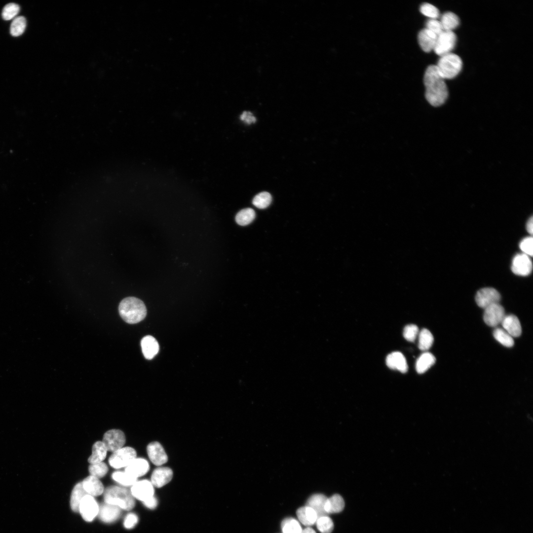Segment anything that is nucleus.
<instances>
[{
    "instance_id": "20",
    "label": "nucleus",
    "mask_w": 533,
    "mask_h": 533,
    "mask_svg": "<svg viewBox=\"0 0 533 533\" xmlns=\"http://www.w3.org/2000/svg\"><path fill=\"white\" fill-rule=\"evenodd\" d=\"M141 345L143 354L147 359H152L157 354L159 349L157 341L150 335L146 336L142 339Z\"/></svg>"
},
{
    "instance_id": "45",
    "label": "nucleus",
    "mask_w": 533,
    "mask_h": 533,
    "mask_svg": "<svg viewBox=\"0 0 533 533\" xmlns=\"http://www.w3.org/2000/svg\"><path fill=\"white\" fill-rule=\"evenodd\" d=\"M143 504L148 508L154 509L157 505V500L154 496L143 501Z\"/></svg>"
},
{
    "instance_id": "12",
    "label": "nucleus",
    "mask_w": 533,
    "mask_h": 533,
    "mask_svg": "<svg viewBox=\"0 0 533 533\" xmlns=\"http://www.w3.org/2000/svg\"><path fill=\"white\" fill-rule=\"evenodd\" d=\"M532 263L529 256L522 253L516 255L513 258L511 270L516 275L526 276L532 270Z\"/></svg>"
},
{
    "instance_id": "42",
    "label": "nucleus",
    "mask_w": 533,
    "mask_h": 533,
    "mask_svg": "<svg viewBox=\"0 0 533 533\" xmlns=\"http://www.w3.org/2000/svg\"><path fill=\"white\" fill-rule=\"evenodd\" d=\"M533 239L532 236L524 238L519 244L520 248L523 253L529 256H533Z\"/></svg>"
},
{
    "instance_id": "38",
    "label": "nucleus",
    "mask_w": 533,
    "mask_h": 533,
    "mask_svg": "<svg viewBox=\"0 0 533 533\" xmlns=\"http://www.w3.org/2000/svg\"><path fill=\"white\" fill-rule=\"evenodd\" d=\"M90 475L98 478L104 477L108 471V467L104 462L90 464L88 468Z\"/></svg>"
},
{
    "instance_id": "23",
    "label": "nucleus",
    "mask_w": 533,
    "mask_h": 533,
    "mask_svg": "<svg viewBox=\"0 0 533 533\" xmlns=\"http://www.w3.org/2000/svg\"><path fill=\"white\" fill-rule=\"evenodd\" d=\"M296 513L300 522L306 526L314 525L318 518L315 511L307 506L299 508L297 510Z\"/></svg>"
},
{
    "instance_id": "39",
    "label": "nucleus",
    "mask_w": 533,
    "mask_h": 533,
    "mask_svg": "<svg viewBox=\"0 0 533 533\" xmlns=\"http://www.w3.org/2000/svg\"><path fill=\"white\" fill-rule=\"evenodd\" d=\"M419 9L423 15L429 17L430 19H437L440 16L439 11L438 8L428 3L422 4Z\"/></svg>"
},
{
    "instance_id": "6",
    "label": "nucleus",
    "mask_w": 533,
    "mask_h": 533,
    "mask_svg": "<svg viewBox=\"0 0 533 533\" xmlns=\"http://www.w3.org/2000/svg\"><path fill=\"white\" fill-rule=\"evenodd\" d=\"M457 41L456 35L453 31H444L437 36L433 50L440 56L451 53Z\"/></svg>"
},
{
    "instance_id": "36",
    "label": "nucleus",
    "mask_w": 533,
    "mask_h": 533,
    "mask_svg": "<svg viewBox=\"0 0 533 533\" xmlns=\"http://www.w3.org/2000/svg\"><path fill=\"white\" fill-rule=\"evenodd\" d=\"M315 523L321 533H331L334 529L333 522L328 516L318 518Z\"/></svg>"
},
{
    "instance_id": "27",
    "label": "nucleus",
    "mask_w": 533,
    "mask_h": 533,
    "mask_svg": "<svg viewBox=\"0 0 533 533\" xmlns=\"http://www.w3.org/2000/svg\"><path fill=\"white\" fill-rule=\"evenodd\" d=\"M87 495L84 490L82 483H78L74 488L71 495L70 504L72 509L76 512L79 511V506L83 497Z\"/></svg>"
},
{
    "instance_id": "47",
    "label": "nucleus",
    "mask_w": 533,
    "mask_h": 533,
    "mask_svg": "<svg viewBox=\"0 0 533 533\" xmlns=\"http://www.w3.org/2000/svg\"><path fill=\"white\" fill-rule=\"evenodd\" d=\"M302 533H316L315 531L310 527H307L302 530Z\"/></svg>"
},
{
    "instance_id": "3",
    "label": "nucleus",
    "mask_w": 533,
    "mask_h": 533,
    "mask_svg": "<svg viewBox=\"0 0 533 533\" xmlns=\"http://www.w3.org/2000/svg\"><path fill=\"white\" fill-rule=\"evenodd\" d=\"M104 499L105 502L126 510L132 509L135 504L134 497L130 491L118 486L108 487L104 493Z\"/></svg>"
},
{
    "instance_id": "18",
    "label": "nucleus",
    "mask_w": 533,
    "mask_h": 533,
    "mask_svg": "<svg viewBox=\"0 0 533 533\" xmlns=\"http://www.w3.org/2000/svg\"><path fill=\"white\" fill-rule=\"evenodd\" d=\"M437 36L426 28L421 30L418 34V42L421 48L425 52L433 50Z\"/></svg>"
},
{
    "instance_id": "30",
    "label": "nucleus",
    "mask_w": 533,
    "mask_h": 533,
    "mask_svg": "<svg viewBox=\"0 0 533 533\" xmlns=\"http://www.w3.org/2000/svg\"><path fill=\"white\" fill-rule=\"evenodd\" d=\"M434 338L431 333L426 329H422L419 333V348L422 351L428 350L432 346Z\"/></svg>"
},
{
    "instance_id": "22",
    "label": "nucleus",
    "mask_w": 533,
    "mask_h": 533,
    "mask_svg": "<svg viewBox=\"0 0 533 533\" xmlns=\"http://www.w3.org/2000/svg\"><path fill=\"white\" fill-rule=\"evenodd\" d=\"M327 498L323 494L313 495L307 500L306 506L312 508L316 513L318 518L328 516L324 508Z\"/></svg>"
},
{
    "instance_id": "1",
    "label": "nucleus",
    "mask_w": 533,
    "mask_h": 533,
    "mask_svg": "<svg viewBox=\"0 0 533 533\" xmlns=\"http://www.w3.org/2000/svg\"><path fill=\"white\" fill-rule=\"evenodd\" d=\"M425 87V96L433 106L443 104L448 96V90L445 79L440 75L436 65H430L426 69L423 77Z\"/></svg>"
},
{
    "instance_id": "4",
    "label": "nucleus",
    "mask_w": 533,
    "mask_h": 533,
    "mask_svg": "<svg viewBox=\"0 0 533 533\" xmlns=\"http://www.w3.org/2000/svg\"><path fill=\"white\" fill-rule=\"evenodd\" d=\"M436 66L440 75L445 79H452L460 72L462 62L459 56L451 52L440 56Z\"/></svg>"
},
{
    "instance_id": "5",
    "label": "nucleus",
    "mask_w": 533,
    "mask_h": 533,
    "mask_svg": "<svg viewBox=\"0 0 533 533\" xmlns=\"http://www.w3.org/2000/svg\"><path fill=\"white\" fill-rule=\"evenodd\" d=\"M136 452L129 447H122L113 453L109 458L110 465L114 468L118 469L126 467L136 458Z\"/></svg>"
},
{
    "instance_id": "26",
    "label": "nucleus",
    "mask_w": 533,
    "mask_h": 533,
    "mask_svg": "<svg viewBox=\"0 0 533 533\" xmlns=\"http://www.w3.org/2000/svg\"><path fill=\"white\" fill-rule=\"evenodd\" d=\"M107 451L103 442H96L93 445L92 454L88 459V462L94 464L102 462L106 457Z\"/></svg>"
},
{
    "instance_id": "17",
    "label": "nucleus",
    "mask_w": 533,
    "mask_h": 533,
    "mask_svg": "<svg viewBox=\"0 0 533 533\" xmlns=\"http://www.w3.org/2000/svg\"><path fill=\"white\" fill-rule=\"evenodd\" d=\"M387 366L393 370H397L402 373L408 371V365L405 357L400 352H393L386 357Z\"/></svg>"
},
{
    "instance_id": "8",
    "label": "nucleus",
    "mask_w": 533,
    "mask_h": 533,
    "mask_svg": "<svg viewBox=\"0 0 533 533\" xmlns=\"http://www.w3.org/2000/svg\"><path fill=\"white\" fill-rule=\"evenodd\" d=\"M99 506L93 496L85 495L80 501L79 511L83 519L91 522L98 514Z\"/></svg>"
},
{
    "instance_id": "32",
    "label": "nucleus",
    "mask_w": 533,
    "mask_h": 533,
    "mask_svg": "<svg viewBox=\"0 0 533 533\" xmlns=\"http://www.w3.org/2000/svg\"><path fill=\"white\" fill-rule=\"evenodd\" d=\"M26 27V20L23 16H17L13 19L10 27V33L12 36L21 35Z\"/></svg>"
},
{
    "instance_id": "19",
    "label": "nucleus",
    "mask_w": 533,
    "mask_h": 533,
    "mask_svg": "<svg viewBox=\"0 0 533 533\" xmlns=\"http://www.w3.org/2000/svg\"><path fill=\"white\" fill-rule=\"evenodd\" d=\"M501 324L503 329L512 337H518L521 335V324L519 319L515 315H505Z\"/></svg>"
},
{
    "instance_id": "14",
    "label": "nucleus",
    "mask_w": 533,
    "mask_h": 533,
    "mask_svg": "<svg viewBox=\"0 0 533 533\" xmlns=\"http://www.w3.org/2000/svg\"><path fill=\"white\" fill-rule=\"evenodd\" d=\"M121 509L118 506L105 502L99 506L98 516L101 521L110 523L120 516Z\"/></svg>"
},
{
    "instance_id": "34",
    "label": "nucleus",
    "mask_w": 533,
    "mask_h": 533,
    "mask_svg": "<svg viewBox=\"0 0 533 533\" xmlns=\"http://www.w3.org/2000/svg\"><path fill=\"white\" fill-rule=\"evenodd\" d=\"M112 478L124 486H132L137 481V478H135L126 472L116 471L113 473Z\"/></svg>"
},
{
    "instance_id": "9",
    "label": "nucleus",
    "mask_w": 533,
    "mask_h": 533,
    "mask_svg": "<svg viewBox=\"0 0 533 533\" xmlns=\"http://www.w3.org/2000/svg\"><path fill=\"white\" fill-rule=\"evenodd\" d=\"M500 295L493 288L487 287L479 290L475 296V301L480 307H486L494 304L499 303Z\"/></svg>"
},
{
    "instance_id": "13",
    "label": "nucleus",
    "mask_w": 533,
    "mask_h": 533,
    "mask_svg": "<svg viewBox=\"0 0 533 533\" xmlns=\"http://www.w3.org/2000/svg\"><path fill=\"white\" fill-rule=\"evenodd\" d=\"M147 452L152 462L156 466H161L168 460V457L164 449L158 442L150 443L147 446Z\"/></svg>"
},
{
    "instance_id": "21",
    "label": "nucleus",
    "mask_w": 533,
    "mask_h": 533,
    "mask_svg": "<svg viewBox=\"0 0 533 533\" xmlns=\"http://www.w3.org/2000/svg\"><path fill=\"white\" fill-rule=\"evenodd\" d=\"M82 487L87 495L92 496H98L104 492V487L99 478L90 475L81 482Z\"/></svg>"
},
{
    "instance_id": "2",
    "label": "nucleus",
    "mask_w": 533,
    "mask_h": 533,
    "mask_svg": "<svg viewBox=\"0 0 533 533\" xmlns=\"http://www.w3.org/2000/svg\"><path fill=\"white\" fill-rule=\"evenodd\" d=\"M121 317L129 324H136L142 321L147 315V308L139 299L129 297L123 299L118 307Z\"/></svg>"
},
{
    "instance_id": "33",
    "label": "nucleus",
    "mask_w": 533,
    "mask_h": 533,
    "mask_svg": "<svg viewBox=\"0 0 533 533\" xmlns=\"http://www.w3.org/2000/svg\"><path fill=\"white\" fill-rule=\"evenodd\" d=\"M281 527L283 533H302L303 530L299 522L292 518L283 520Z\"/></svg>"
},
{
    "instance_id": "11",
    "label": "nucleus",
    "mask_w": 533,
    "mask_h": 533,
    "mask_svg": "<svg viewBox=\"0 0 533 533\" xmlns=\"http://www.w3.org/2000/svg\"><path fill=\"white\" fill-rule=\"evenodd\" d=\"M130 492L134 498L143 502L154 496V486L148 480L137 481L132 486Z\"/></svg>"
},
{
    "instance_id": "41",
    "label": "nucleus",
    "mask_w": 533,
    "mask_h": 533,
    "mask_svg": "<svg viewBox=\"0 0 533 533\" xmlns=\"http://www.w3.org/2000/svg\"><path fill=\"white\" fill-rule=\"evenodd\" d=\"M425 28L432 32L437 36L444 31L440 20L434 19H430L426 21Z\"/></svg>"
},
{
    "instance_id": "31",
    "label": "nucleus",
    "mask_w": 533,
    "mask_h": 533,
    "mask_svg": "<svg viewBox=\"0 0 533 533\" xmlns=\"http://www.w3.org/2000/svg\"><path fill=\"white\" fill-rule=\"evenodd\" d=\"M493 336L496 341L504 346L511 347L514 344L513 337L503 328H496L493 331Z\"/></svg>"
},
{
    "instance_id": "25",
    "label": "nucleus",
    "mask_w": 533,
    "mask_h": 533,
    "mask_svg": "<svg viewBox=\"0 0 533 533\" xmlns=\"http://www.w3.org/2000/svg\"><path fill=\"white\" fill-rule=\"evenodd\" d=\"M436 361L435 356L429 352L422 353L418 358L416 364V369L419 374H423L427 371Z\"/></svg>"
},
{
    "instance_id": "16",
    "label": "nucleus",
    "mask_w": 533,
    "mask_h": 533,
    "mask_svg": "<svg viewBox=\"0 0 533 533\" xmlns=\"http://www.w3.org/2000/svg\"><path fill=\"white\" fill-rule=\"evenodd\" d=\"M149 468V464L147 460L136 457L125 467V472L137 478L146 474Z\"/></svg>"
},
{
    "instance_id": "29",
    "label": "nucleus",
    "mask_w": 533,
    "mask_h": 533,
    "mask_svg": "<svg viewBox=\"0 0 533 533\" xmlns=\"http://www.w3.org/2000/svg\"><path fill=\"white\" fill-rule=\"evenodd\" d=\"M255 212L250 208H245L239 211L235 216L236 222L240 226H246L255 219Z\"/></svg>"
},
{
    "instance_id": "10",
    "label": "nucleus",
    "mask_w": 533,
    "mask_h": 533,
    "mask_svg": "<svg viewBox=\"0 0 533 533\" xmlns=\"http://www.w3.org/2000/svg\"><path fill=\"white\" fill-rule=\"evenodd\" d=\"M505 316L503 307L499 303H496L484 309L483 319L487 325L495 327L501 324Z\"/></svg>"
},
{
    "instance_id": "35",
    "label": "nucleus",
    "mask_w": 533,
    "mask_h": 533,
    "mask_svg": "<svg viewBox=\"0 0 533 533\" xmlns=\"http://www.w3.org/2000/svg\"><path fill=\"white\" fill-rule=\"evenodd\" d=\"M272 200L271 195L266 191L261 192L257 194L253 198V205L259 209H265L268 207Z\"/></svg>"
},
{
    "instance_id": "40",
    "label": "nucleus",
    "mask_w": 533,
    "mask_h": 533,
    "mask_svg": "<svg viewBox=\"0 0 533 533\" xmlns=\"http://www.w3.org/2000/svg\"><path fill=\"white\" fill-rule=\"evenodd\" d=\"M419 328L414 324L406 326L403 330V336L408 341L413 342L419 335Z\"/></svg>"
},
{
    "instance_id": "15",
    "label": "nucleus",
    "mask_w": 533,
    "mask_h": 533,
    "mask_svg": "<svg viewBox=\"0 0 533 533\" xmlns=\"http://www.w3.org/2000/svg\"><path fill=\"white\" fill-rule=\"evenodd\" d=\"M173 471L168 467H158L152 472L151 483L154 487L161 488L168 484L172 479Z\"/></svg>"
},
{
    "instance_id": "7",
    "label": "nucleus",
    "mask_w": 533,
    "mask_h": 533,
    "mask_svg": "<svg viewBox=\"0 0 533 533\" xmlns=\"http://www.w3.org/2000/svg\"><path fill=\"white\" fill-rule=\"evenodd\" d=\"M102 442L107 451L114 453L123 447L125 443V436L120 430L111 429L104 434Z\"/></svg>"
},
{
    "instance_id": "28",
    "label": "nucleus",
    "mask_w": 533,
    "mask_h": 533,
    "mask_svg": "<svg viewBox=\"0 0 533 533\" xmlns=\"http://www.w3.org/2000/svg\"><path fill=\"white\" fill-rule=\"evenodd\" d=\"M440 21L444 31H453L459 24L458 17L452 12H446L443 14Z\"/></svg>"
},
{
    "instance_id": "46",
    "label": "nucleus",
    "mask_w": 533,
    "mask_h": 533,
    "mask_svg": "<svg viewBox=\"0 0 533 533\" xmlns=\"http://www.w3.org/2000/svg\"><path fill=\"white\" fill-rule=\"evenodd\" d=\"M526 228L528 232L532 234L533 232V217H531L528 221L526 226Z\"/></svg>"
},
{
    "instance_id": "43",
    "label": "nucleus",
    "mask_w": 533,
    "mask_h": 533,
    "mask_svg": "<svg viewBox=\"0 0 533 533\" xmlns=\"http://www.w3.org/2000/svg\"><path fill=\"white\" fill-rule=\"evenodd\" d=\"M138 522L137 516L134 513L128 514L124 521V526L125 528L130 529L134 528Z\"/></svg>"
},
{
    "instance_id": "24",
    "label": "nucleus",
    "mask_w": 533,
    "mask_h": 533,
    "mask_svg": "<svg viewBox=\"0 0 533 533\" xmlns=\"http://www.w3.org/2000/svg\"><path fill=\"white\" fill-rule=\"evenodd\" d=\"M344 501L343 498L338 494H335L327 498L325 504V510L328 515L341 512L344 508Z\"/></svg>"
},
{
    "instance_id": "44",
    "label": "nucleus",
    "mask_w": 533,
    "mask_h": 533,
    "mask_svg": "<svg viewBox=\"0 0 533 533\" xmlns=\"http://www.w3.org/2000/svg\"><path fill=\"white\" fill-rule=\"evenodd\" d=\"M240 119L242 121H244L247 124H251L254 123L256 121V119L253 114L248 111H244L240 115Z\"/></svg>"
},
{
    "instance_id": "37",
    "label": "nucleus",
    "mask_w": 533,
    "mask_h": 533,
    "mask_svg": "<svg viewBox=\"0 0 533 533\" xmlns=\"http://www.w3.org/2000/svg\"><path fill=\"white\" fill-rule=\"evenodd\" d=\"M20 11V6L15 3H9L5 5L1 13L2 18L5 20L14 19Z\"/></svg>"
}]
</instances>
